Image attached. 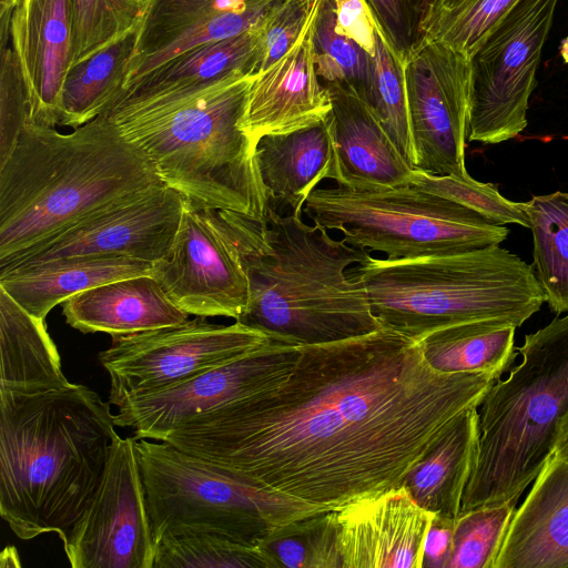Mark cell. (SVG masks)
<instances>
[{"label": "cell", "mask_w": 568, "mask_h": 568, "mask_svg": "<svg viewBox=\"0 0 568 568\" xmlns=\"http://www.w3.org/2000/svg\"><path fill=\"white\" fill-rule=\"evenodd\" d=\"M520 362L478 410V447L462 511L514 501L551 455L568 408V314L525 336Z\"/></svg>", "instance_id": "7"}, {"label": "cell", "mask_w": 568, "mask_h": 568, "mask_svg": "<svg viewBox=\"0 0 568 568\" xmlns=\"http://www.w3.org/2000/svg\"><path fill=\"white\" fill-rule=\"evenodd\" d=\"M337 148L336 185L373 189L412 184L414 168L402 154L373 109L348 85L323 82Z\"/></svg>", "instance_id": "21"}, {"label": "cell", "mask_w": 568, "mask_h": 568, "mask_svg": "<svg viewBox=\"0 0 568 568\" xmlns=\"http://www.w3.org/2000/svg\"><path fill=\"white\" fill-rule=\"evenodd\" d=\"M516 328L503 321H476L434 331L418 342L427 364L439 373L498 379L513 359Z\"/></svg>", "instance_id": "29"}, {"label": "cell", "mask_w": 568, "mask_h": 568, "mask_svg": "<svg viewBox=\"0 0 568 568\" xmlns=\"http://www.w3.org/2000/svg\"><path fill=\"white\" fill-rule=\"evenodd\" d=\"M202 209L233 247L248 281V302L235 322L295 345L331 343L383 328L364 288L348 275L353 264L371 256L369 251L272 205L262 220Z\"/></svg>", "instance_id": "2"}, {"label": "cell", "mask_w": 568, "mask_h": 568, "mask_svg": "<svg viewBox=\"0 0 568 568\" xmlns=\"http://www.w3.org/2000/svg\"><path fill=\"white\" fill-rule=\"evenodd\" d=\"M317 8L286 54L253 78L241 128L255 146L266 134L287 133L311 125L324 119L331 110L314 60L313 30Z\"/></svg>", "instance_id": "19"}, {"label": "cell", "mask_w": 568, "mask_h": 568, "mask_svg": "<svg viewBox=\"0 0 568 568\" xmlns=\"http://www.w3.org/2000/svg\"><path fill=\"white\" fill-rule=\"evenodd\" d=\"M185 197L166 185L98 212L0 268L61 258L113 254L149 263L163 260L178 232Z\"/></svg>", "instance_id": "16"}, {"label": "cell", "mask_w": 568, "mask_h": 568, "mask_svg": "<svg viewBox=\"0 0 568 568\" xmlns=\"http://www.w3.org/2000/svg\"><path fill=\"white\" fill-rule=\"evenodd\" d=\"M165 184L104 114L60 133L30 121L0 164V268L120 203Z\"/></svg>", "instance_id": "3"}, {"label": "cell", "mask_w": 568, "mask_h": 568, "mask_svg": "<svg viewBox=\"0 0 568 568\" xmlns=\"http://www.w3.org/2000/svg\"><path fill=\"white\" fill-rule=\"evenodd\" d=\"M559 53L566 64H568V36L561 41Z\"/></svg>", "instance_id": "49"}, {"label": "cell", "mask_w": 568, "mask_h": 568, "mask_svg": "<svg viewBox=\"0 0 568 568\" xmlns=\"http://www.w3.org/2000/svg\"><path fill=\"white\" fill-rule=\"evenodd\" d=\"M367 104L415 169L416 154L409 125L404 64L392 53L377 31Z\"/></svg>", "instance_id": "35"}, {"label": "cell", "mask_w": 568, "mask_h": 568, "mask_svg": "<svg viewBox=\"0 0 568 568\" xmlns=\"http://www.w3.org/2000/svg\"><path fill=\"white\" fill-rule=\"evenodd\" d=\"M558 1L520 0L469 58V141L497 144L526 129Z\"/></svg>", "instance_id": "10"}, {"label": "cell", "mask_w": 568, "mask_h": 568, "mask_svg": "<svg viewBox=\"0 0 568 568\" xmlns=\"http://www.w3.org/2000/svg\"><path fill=\"white\" fill-rule=\"evenodd\" d=\"M494 568H568V464L546 459L515 509Z\"/></svg>", "instance_id": "22"}, {"label": "cell", "mask_w": 568, "mask_h": 568, "mask_svg": "<svg viewBox=\"0 0 568 568\" xmlns=\"http://www.w3.org/2000/svg\"><path fill=\"white\" fill-rule=\"evenodd\" d=\"M135 450L154 542L173 528L191 527L257 547L273 528L324 510L252 485L166 442L136 439Z\"/></svg>", "instance_id": "9"}, {"label": "cell", "mask_w": 568, "mask_h": 568, "mask_svg": "<svg viewBox=\"0 0 568 568\" xmlns=\"http://www.w3.org/2000/svg\"><path fill=\"white\" fill-rule=\"evenodd\" d=\"M10 27V45L28 90L32 121L55 126L73 58L71 0H19Z\"/></svg>", "instance_id": "18"}, {"label": "cell", "mask_w": 568, "mask_h": 568, "mask_svg": "<svg viewBox=\"0 0 568 568\" xmlns=\"http://www.w3.org/2000/svg\"><path fill=\"white\" fill-rule=\"evenodd\" d=\"M300 345L272 339L244 357L206 369L156 392L126 398L114 415L136 439L162 442L184 420L274 387L292 373Z\"/></svg>", "instance_id": "14"}, {"label": "cell", "mask_w": 568, "mask_h": 568, "mask_svg": "<svg viewBox=\"0 0 568 568\" xmlns=\"http://www.w3.org/2000/svg\"><path fill=\"white\" fill-rule=\"evenodd\" d=\"M18 550L13 546H7L0 556V567H20Z\"/></svg>", "instance_id": "47"}, {"label": "cell", "mask_w": 568, "mask_h": 568, "mask_svg": "<svg viewBox=\"0 0 568 568\" xmlns=\"http://www.w3.org/2000/svg\"><path fill=\"white\" fill-rule=\"evenodd\" d=\"M496 378L439 373L383 327L300 345L281 384L184 420L162 442L252 485L333 510L397 487Z\"/></svg>", "instance_id": "1"}, {"label": "cell", "mask_w": 568, "mask_h": 568, "mask_svg": "<svg viewBox=\"0 0 568 568\" xmlns=\"http://www.w3.org/2000/svg\"><path fill=\"white\" fill-rule=\"evenodd\" d=\"M32 121L28 90L11 45L1 49L0 60V164Z\"/></svg>", "instance_id": "42"}, {"label": "cell", "mask_w": 568, "mask_h": 568, "mask_svg": "<svg viewBox=\"0 0 568 568\" xmlns=\"http://www.w3.org/2000/svg\"><path fill=\"white\" fill-rule=\"evenodd\" d=\"M477 407L459 414L402 481L420 507L437 516L455 520L460 514L478 447Z\"/></svg>", "instance_id": "27"}, {"label": "cell", "mask_w": 568, "mask_h": 568, "mask_svg": "<svg viewBox=\"0 0 568 568\" xmlns=\"http://www.w3.org/2000/svg\"><path fill=\"white\" fill-rule=\"evenodd\" d=\"M412 184L477 212L494 224H518L529 229L524 202L503 196L493 183H483L465 175H437L414 169Z\"/></svg>", "instance_id": "38"}, {"label": "cell", "mask_w": 568, "mask_h": 568, "mask_svg": "<svg viewBox=\"0 0 568 568\" xmlns=\"http://www.w3.org/2000/svg\"><path fill=\"white\" fill-rule=\"evenodd\" d=\"M0 399L68 387L45 321L22 308L0 287Z\"/></svg>", "instance_id": "26"}, {"label": "cell", "mask_w": 568, "mask_h": 568, "mask_svg": "<svg viewBox=\"0 0 568 568\" xmlns=\"http://www.w3.org/2000/svg\"><path fill=\"white\" fill-rule=\"evenodd\" d=\"M136 28L69 69L60 94L58 125L73 129L104 113L123 91Z\"/></svg>", "instance_id": "28"}, {"label": "cell", "mask_w": 568, "mask_h": 568, "mask_svg": "<svg viewBox=\"0 0 568 568\" xmlns=\"http://www.w3.org/2000/svg\"><path fill=\"white\" fill-rule=\"evenodd\" d=\"M377 32L403 64L425 40L436 0H364Z\"/></svg>", "instance_id": "41"}, {"label": "cell", "mask_w": 568, "mask_h": 568, "mask_svg": "<svg viewBox=\"0 0 568 568\" xmlns=\"http://www.w3.org/2000/svg\"><path fill=\"white\" fill-rule=\"evenodd\" d=\"M335 29L355 41L372 57L376 48V27L364 0H333Z\"/></svg>", "instance_id": "44"}, {"label": "cell", "mask_w": 568, "mask_h": 568, "mask_svg": "<svg viewBox=\"0 0 568 568\" xmlns=\"http://www.w3.org/2000/svg\"><path fill=\"white\" fill-rule=\"evenodd\" d=\"M455 520L435 515L423 552V568H448Z\"/></svg>", "instance_id": "45"}, {"label": "cell", "mask_w": 568, "mask_h": 568, "mask_svg": "<svg viewBox=\"0 0 568 568\" xmlns=\"http://www.w3.org/2000/svg\"><path fill=\"white\" fill-rule=\"evenodd\" d=\"M282 1L263 9L224 13L187 30L162 50L131 64L125 87L183 52L205 43L232 38L263 26L272 11Z\"/></svg>", "instance_id": "40"}, {"label": "cell", "mask_w": 568, "mask_h": 568, "mask_svg": "<svg viewBox=\"0 0 568 568\" xmlns=\"http://www.w3.org/2000/svg\"><path fill=\"white\" fill-rule=\"evenodd\" d=\"M152 265L123 255L74 256L16 268L0 275V287L31 315L45 320L71 296L108 282L151 275Z\"/></svg>", "instance_id": "25"}, {"label": "cell", "mask_w": 568, "mask_h": 568, "mask_svg": "<svg viewBox=\"0 0 568 568\" xmlns=\"http://www.w3.org/2000/svg\"><path fill=\"white\" fill-rule=\"evenodd\" d=\"M153 568H273V565L258 546H247L215 531L180 527L156 540Z\"/></svg>", "instance_id": "32"}, {"label": "cell", "mask_w": 568, "mask_h": 568, "mask_svg": "<svg viewBox=\"0 0 568 568\" xmlns=\"http://www.w3.org/2000/svg\"><path fill=\"white\" fill-rule=\"evenodd\" d=\"M520 0H464L434 14L425 40L439 41L470 58Z\"/></svg>", "instance_id": "37"}, {"label": "cell", "mask_w": 568, "mask_h": 568, "mask_svg": "<svg viewBox=\"0 0 568 568\" xmlns=\"http://www.w3.org/2000/svg\"><path fill=\"white\" fill-rule=\"evenodd\" d=\"M151 275L190 315L236 321L248 302V281L236 253L203 209L187 199L172 247L153 263Z\"/></svg>", "instance_id": "15"}, {"label": "cell", "mask_w": 568, "mask_h": 568, "mask_svg": "<svg viewBox=\"0 0 568 568\" xmlns=\"http://www.w3.org/2000/svg\"><path fill=\"white\" fill-rule=\"evenodd\" d=\"M273 568H343L333 510L273 528L258 544Z\"/></svg>", "instance_id": "33"}, {"label": "cell", "mask_w": 568, "mask_h": 568, "mask_svg": "<svg viewBox=\"0 0 568 568\" xmlns=\"http://www.w3.org/2000/svg\"><path fill=\"white\" fill-rule=\"evenodd\" d=\"M254 77L231 79L160 106L102 113L136 144L163 183L199 207L262 220L270 205L241 128Z\"/></svg>", "instance_id": "5"}, {"label": "cell", "mask_w": 568, "mask_h": 568, "mask_svg": "<svg viewBox=\"0 0 568 568\" xmlns=\"http://www.w3.org/2000/svg\"><path fill=\"white\" fill-rule=\"evenodd\" d=\"M256 164L271 205L302 215L310 194L324 180L339 181L336 142L328 113L311 125L266 134L255 150Z\"/></svg>", "instance_id": "23"}, {"label": "cell", "mask_w": 568, "mask_h": 568, "mask_svg": "<svg viewBox=\"0 0 568 568\" xmlns=\"http://www.w3.org/2000/svg\"><path fill=\"white\" fill-rule=\"evenodd\" d=\"M516 503L462 511L455 519L448 568H494Z\"/></svg>", "instance_id": "36"}, {"label": "cell", "mask_w": 568, "mask_h": 568, "mask_svg": "<svg viewBox=\"0 0 568 568\" xmlns=\"http://www.w3.org/2000/svg\"><path fill=\"white\" fill-rule=\"evenodd\" d=\"M281 0H144L130 65L217 16L263 9ZM130 68V67H129Z\"/></svg>", "instance_id": "31"}, {"label": "cell", "mask_w": 568, "mask_h": 568, "mask_svg": "<svg viewBox=\"0 0 568 568\" xmlns=\"http://www.w3.org/2000/svg\"><path fill=\"white\" fill-rule=\"evenodd\" d=\"M314 60L323 82L351 87L366 103L373 79V57L335 29L333 0H321L313 30Z\"/></svg>", "instance_id": "34"}, {"label": "cell", "mask_w": 568, "mask_h": 568, "mask_svg": "<svg viewBox=\"0 0 568 568\" xmlns=\"http://www.w3.org/2000/svg\"><path fill=\"white\" fill-rule=\"evenodd\" d=\"M73 58L79 63L138 27V0H71Z\"/></svg>", "instance_id": "39"}, {"label": "cell", "mask_w": 568, "mask_h": 568, "mask_svg": "<svg viewBox=\"0 0 568 568\" xmlns=\"http://www.w3.org/2000/svg\"><path fill=\"white\" fill-rule=\"evenodd\" d=\"M462 1H464V0H436V3H435V7L433 9V13H432L430 18L434 14H436L437 12L442 11V10L450 9V8L455 7V6H457Z\"/></svg>", "instance_id": "48"}, {"label": "cell", "mask_w": 568, "mask_h": 568, "mask_svg": "<svg viewBox=\"0 0 568 568\" xmlns=\"http://www.w3.org/2000/svg\"><path fill=\"white\" fill-rule=\"evenodd\" d=\"M348 275L383 327L417 342L476 321L519 327L545 303L532 265L499 245L412 260L371 255Z\"/></svg>", "instance_id": "6"}, {"label": "cell", "mask_w": 568, "mask_h": 568, "mask_svg": "<svg viewBox=\"0 0 568 568\" xmlns=\"http://www.w3.org/2000/svg\"><path fill=\"white\" fill-rule=\"evenodd\" d=\"M303 212L318 226L339 231L349 245L412 260L499 245L509 230L477 212L413 184L316 187Z\"/></svg>", "instance_id": "8"}, {"label": "cell", "mask_w": 568, "mask_h": 568, "mask_svg": "<svg viewBox=\"0 0 568 568\" xmlns=\"http://www.w3.org/2000/svg\"><path fill=\"white\" fill-rule=\"evenodd\" d=\"M65 322L82 333L114 336L179 325L190 314L176 306L152 275L108 282L62 303Z\"/></svg>", "instance_id": "24"}, {"label": "cell", "mask_w": 568, "mask_h": 568, "mask_svg": "<svg viewBox=\"0 0 568 568\" xmlns=\"http://www.w3.org/2000/svg\"><path fill=\"white\" fill-rule=\"evenodd\" d=\"M135 440L116 437L95 493L63 540L72 568H153L155 542Z\"/></svg>", "instance_id": "12"}, {"label": "cell", "mask_w": 568, "mask_h": 568, "mask_svg": "<svg viewBox=\"0 0 568 568\" xmlns=\"http://www.w3.org/2000/svg\"><path fill=\"white\" fill-rule=\"evenodd\" d=\"M321 0H283L263 26L264 71L294 45Z\"/></svg>", "instance_id": "43"}, {"label": "cell", "mask_w": 568, "mask_h": 568, "mask_svg": "<svg viewBox=\"0 0 568 568\" xmlns=\"http://www.w3.org/2000/svg\"><path fill=\"white\" fill-rule=\"evenodd\" d=\"M551 455L568 464V408L557 423Z\"/></svg>", "instance_id": "46"}, {"label": "cell", "mask_w": 568, "mask_h": 568, "mask_svg": "<svg viewBox=\"0 0 568 568\" xmlns=\"http://www.w3.org/2000/svg\"><path fill=\"white\" fill-rule=\"evenodd\" d=\"M115 427L110 403L81 384L0 399V515L16 536L67 538L102 479Z\"/></svg>", "instance_id": "4"}, {"label": "cell", "mask_w": 568, "mask_h": 568, "mask_svg": "<svg viewBox=\"0 0 568 568\" xmlns=\"http://www.w3.org/2000/svg\"><path fill=\"white\" fill-rule=\"evenodd\" d=\"M415 169L465 175L469 114V58L424 40L404 63Z\"/></svg>", "instance_id": "13"}, {"label": "cell", "mask_w": 568, "mask_h": 568, "mask_svg": "<svg viewBox=\"0 0 568 568\" xmlns=\"http://www.w3.org/2000/svg\"><path fill=\"white\" fill-rule=\"evenodd\" d=\"M343 568H423L424 544L435 514L403 485L333 509Z\"/></svg>", "instance_id": "17"}, {"label": "cell", "mask_w": 568, "mask_h": 568, "mask_svg": "<svg viewBox=\"0 0 568 568\" xmlns=\"http://www.w3.org/2000/svg\"><path fill=\"white\" fill-rule=\"evenodd\" d=\"M138 1L142 3L144 0H138Z\"/></svg>", "instance_id": "50"}, {"label": "cell", "mask_w": 568, "mask_h": 568, "mask_svg": "<svg viewBox=\"0 0 568 568\" xmlns=\"http://www.w3.org/2000/svg\"><path fill=\"white\" fill-rule=\"evenodd\" d=\"M205 318L112 337L111 346L98 355L110 376L109 403L118 407L129 397L244 357L273 339L239 322L219 325Z\"/></svg>", "instance_id": "11"}, {"label": "cell", "mask_w": 568, "mask_h": 568, "mask_svg": "<svg viewBox=\"0 0 568 568\" xmlns=\"http://www.w3.org/2000/svg\"><path fill=\"white\" fill-rule=\"evenodd\" d=\"M534 240V272L545 302L568 313V192L534 195L524 202Z\"/></svg>", "instance_id": "30"}, {"label": "cell", "mask_w": 568, "mask_h": 568, "mask_svg": "<svg viewBox=\"0 0 568 568\" xmlns=\"http://www.w3.org/2000/svg\"><path fill=\"white\" fill-rule=\"evenodd\" d=\"M263 26L176 55L128 84L105 112L154 108L225 80L256 75L263 58Z\"/></svg>", "instance_id": "20"}]
</instances>
